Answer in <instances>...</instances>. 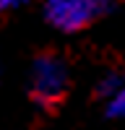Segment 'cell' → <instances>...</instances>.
Segmentation results:
<instances>
[{"label":"cell","mask_w":125,"mask_h":130,"mask_svg":"<svg viewBox=\"0 0 125 130\" xmlns=\"http://www.w3.org/2000/svg\"><path fill=\"white\" fill-rule=\"evenodd\" d=\"M65 86H68V75H65V68H63V62L55 60V57H44L37 62L34 68V86H31V91H34V99L39 104H55L63 99V94H65Z\"/></svg>","instance_id":"cell-1"},{"label":"cell","mask_w":125,"mask_h":130,"mask_svg":"<svg viewBox=\"0 0 125 130\" xmlns=\"http://www.w3.org/2000/svg\"><path fill=\"white\" fill-rule=\"evenodd\" d=\"M110 112L115 115V117H125V86L122 89H117V91H112V96H110Z\"/></svg>","instance_id":"cell-2"}]
</instances>
